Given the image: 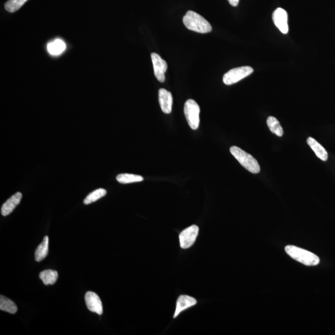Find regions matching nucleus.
<instances>
[{
  "instance_id": "8",
  "label": "nucleus",
  "mask_w": 335,
  "mask_h": 335,
  "mask_svg": "<svg viewBox=\"0 0 335 335\" xmlns=\"http://www.w3.org/2000/svg\"><path fill=\"white\" fill-rule=\"evenodd\" d=\"M272 20L274 21L275 26L282 34L288 33V15L286 11L281 8H277L272 14Z\"/></svg>"
},
{
  "instance_id": "17",
  "label": "nucleus",
  "mask_w": 335,
  "mask_h": 335,
  "mask_svg": "<svg viewBox=\"0 0 335 335\" xmlns=\"http://www.w3.org/2000/svg\"><path fill=\"white\" fill-rule=\"evenodd\" d=\"M65 49H66V45L61 39H56L54 42L49 43L47 45L49 53L54 56L62 54Z\"/></svg>"
},
{
  "instance_id": "21",
  "label": "nucleus",
  "mask_w": 335,
  "mask_h": 335,
  "mask_svg": "<svg viewBox=\"0 0 335 335\" xmlns=\"http://www.w3.org/2000/svg\"><path fill=\"white\" fill-rule=\"evenodd\" d=\"M28 0H9L5 4V10L10 13H15L20 9Z\"/></svg>"
},
{
  "instance_id": "22",
  "label": "nucleus",
  "mask_w": 335,
  "mask_h": 335,
  "mask_svg": "<svg viewBox=\"0 0 335 335\" xmlns=\"http://www.w3.org/2000/svg\"><path fill=\"white\" fill-rule=\"evenodd\" d=\"M229 4L233 7H236L238 5L239 0H228Z\"/></svg>"
},
{
  "instance_id": "10",
  "label": "nucleus",
  "mask_w": 335,
  "mask_h": 335,
  "mask_svg": "<svg viewBox=\"0 0 335 335\" xmlns=\"http://www.w3.org/2000/svg\"><path fill=\"white\" fill-rule=\"evenodd\" d=\"M159 100L161 109L165 114L171 113L172 111L173 97L170 91L161 88L159 91Z\"/></svg>"
},
{
  "instance_id": "12",
  "label": "nucleus",
  "mask_w": 335,
  "mask_h": 335,
  "mask_svg": "<svg viewBox=\"0 0 335 335\" xmlns=\"http://www.w3.org/2000/svg\"><path fill=\"white\" fill-rule=\"evenodd\" d=\"M22 199V194L21 193H16L4 204L2 206L1 213L2 216H7L14 211L16 207L20 203Z\"/></svg>"
},
{
  "instance_id": "14",
  "label": "nucleus",
  "mask_w": 335,
  "mask_h": 335,
  "mask_svg": "<svg viewBox=\"0 0 335 335\" xmlns=\"http://www.w3.org/2000/svg\"><path fill=\"white\" fill-rule=\"evenodd\" d=\"M49 252V237L45 236L43 238L42 243L37 248L35 252V260L37 262H40L45 258Z\"/></svg>"
},
{
  "instance_id": "9",
  "label": "nucleus",
  "mask_w": 335,
  "mask_h": 335,
  "mask_svg": "<svg viewBox=\"0 0 335 335\" xmlns=\"http://www.w3.org/2000/svg\"><path fill=\"white\" fill-rule=\"evenodd\" d=\"M85 302L89 311L102 315L103 312L102 302L98 294L93 292H87L85 294Z\"/></svg>"
},
{
  "instance_id": "11",
  "label": "nucleus",
  "mask_w": 335,
  "mask_h": 335,
  "mask_svg": "<svg viewBox=\"0 0 335 335\" xmlns=\"http://www.w3.org/2000/svg\"><path fill=\"white\" fill-rule=\"evenodd\" d=\"M196 304H197V301L193 297L186 295L179 296L176 302V310L173 317L176 318L184 310L189 309Z\"/></svg>"
},
{
  "instance_id": "4",
  "label": "nucleus",
  "mask_w": 335,
  "mask_h": 335,
  "mask_svg": "<svg viewBox=\"0 0 335 335\" xmlns=\"http://www.w3.org/2000/svg\"><path fill=\"white\" fill-rule=\"evenodd\" d=\"M184 113L189 126L193 130H197L200 126V108L193 100H188L185 103Z\"/></svg>"
},
{
  "instance_id": "7",
  "label": "nucleus",
  "mask_w": 335,
  "mask_h": 335,
  "mask_svg": "<svg viewBox=\"0 0 335 335\" xmlns=\"http://www.w3.org/2000/svg\"><path fill=\"white\" fill-rule=\"evenodd\" d=\"M151 58L154 65L155 77L160 82H164L165 80V73L168 69L167 62L156 53H152Z\"/></svg>"
},
{
  "instance_id": "18",
  "label": "nucleus",
  "mask_w": 335,
  "mask_h": 335,
  "mask_svg": "<svg viewBox=\"0 0 335 335\" xmlns=\"http://www.w3.org/2000/svg\"><path fill=\"white\" fill-rule=\"evenodd\" d=\"M267 125H268L270 131L274 134L278 136V137H282L284 134L282 127L280 126L278 120L274 117L269 116L267 119Z\"/></svg>"
},
{
  "instance_id": "19",
  "label": "nucleus",
  "mask_w": 335,
  "mask_h": 335,
  "mask_svg": "<svg viewBox=\"0 0 335 335\" xmlns=\"http://www.w3.org/2000/svg\"><path fill=\"white\" fill-rule=\"evenodd\" d=\"M117 181L121 184H129L132 182H140L143 180L142 176L133 175V174H120L116 177Z\"/></svg>"
},
{
  "instance_id": "20",
  "label": "nucleus",
  "mask_w": 335,
  "mask_h": 335,
  "mask_svg": "<svg viewBox=\"0 0 335 335\" xmlns=\"http://www.w3.org/2000/svg\"><path fill=\"white\" fill-rule=\"evenodd\" d=\"M106 190L105 189L100 188L97 190H94L90 193L88 196H87V197L84 199V204L86 205L88 204H90L92 203L96 202L97 201L99 200L100 199L106 196Z\"/></svg>"
},
{
  "instance_id": "16",
  "label": "nucleus",
  "mask_w": 335,
  "mask_h": 335,
  "mask_svg": "<svg viewBox=\"0 0 335 335\" xmlns=\"http://www.w3.org/2000/svg\"><path fill=\"white\" fill-rule=\"evenodd\" d=\"M0 309L12 314L18 311V307L14 302L2 295L0 297Z\"/></svg>"
},
{
  "instance_id": "5",
  "label": "nucleus",
  "mask_w": 335,
  "mask_h": 335,
  "mask_svg": "<svg viewBox=\"0 0 335 335\" xmlns=\"http://www.w3.org/2000/svg\"><path fill=\"white\" fill-rule=\"evenodd\" d=\"M253 72V68L244 66L235 68L225 73L223 77V82L227 85L235 84L243 80Z\"/></svg>"
},
{
  "instance_id": "2",
  "label": "nucleus",
  "mask_w": 335,
  "mask_h": 335,
  "mask_svg": "<svg viewBox=\"0 0 335 335\" xmlns=\"http://www.w3.org/2000/svg\"><path fill=\"white\" fill-rule=\"evenodd\" d=\"M285 251L291 258L306 266H316L320 263L317 255L301 248L289 245L285 247Z\"/></svg>"
},
{
  "instance_id": "13",
  "label": "nucleus",
  "mask_w": 335,
  "mask_h": 335,
  "mask_svg": "<svg viewBox=\"0 0 335 335\" xmlns=\"http://www.w3.org/2000/svg\"><path fill=\"white\" fill-rule=\"evenodd\" d=\"M307 142L308 145L310 147L312 151L315 152L316 155L318 158L324 162L328 160V152L324 147L320 145L317 140H315L314 138L309 137L307 138Z\"/></svg>"
},
{
  "instance_id": "1",
  "label": "nucleus",
  "mask_w": 335,
  "mask_h": 335,
  "mask_svg": "<svg viewBox=\"0 0 335 335\" xmlns=\"http://www.w3.org/2000/svg\"><path fill=\"white\" fill-rule=\"evenodd\" d=\"M184 26L190 31L206 34L211 32V24L205 18L193 11H188L182 19Z\"/></svg>"
},
{
  "instance_id": "3",
  "label": "nucleus",
  "mask_w": 335,
  "mask_h": 335,
  "mask_svg": "<svg viewBox=\"0 0 335 335\" xmlns=\"http://www.w3.org/2000/svg\"><path fill=\"white\" fill-rule=\"evenodd\" d=\"M230 151L231 155L246 170L253 174L260 173V166L258 161L252 155L236 146L231 147Z\"/></svg>"
},
{
  "instance_id": "6",
  "label": "nucleus",
  "mask_w": 335,
  "mask_h": 335,
  "mask_svg": "<svg viewBox=\"0 0 335 335\" xmlns=\"http://www.w3.org/2000/svg\"><path fill=\"white\" fill-rule=\"evenodd\" d=\"M199 227L193 225L182 231L179 234V244L182 249H187L192 247L197 239Z\"/></svg>"
},
{
  "instance_id": "15",
  "label": "nucleus",
  "mask_w": 335,
  "mask_h": 335,
  "mask_svg": "<svg viewBox=\"0 0 335 335\" xmlns=\"http://www.w3.org/2000/svg\"><path fill=\"white\" fill-rule=\"evenodd\" d=\"M58 277V272L55 270H52V269L43 271L39 274L40 279L46 285L55 284Z\"/></svg>"
}]
</instances>
